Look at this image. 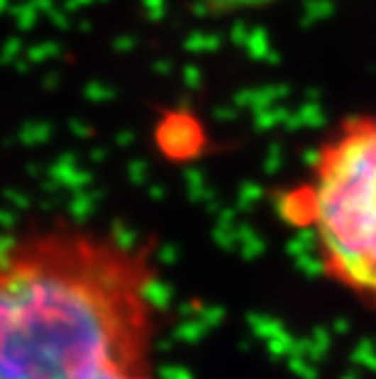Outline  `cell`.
<instances>
[{
    "mask_svg": "<svg viewBox=\"0 0 376 379\" xmlns=\"http://www.w3.org/2000/svg\"><path fill=\"white\" fill-rule=\"evenodd\" d=\"M149 250L79 223L0 238V379H154Z\"/></svg>",
    "mask_w": 376,
    "mask_h": 379,
    "instance_id": "1",
    "label": "cell"
},
{
    "mask_svg": "<svg viewBox=\"0 0 376 379\" xmlns=\"http://www.w3.org/2000/svg\"><path fill=\"white\" fill-rule=\"evenodd\" d=\"M284 211L311 228L325 272L376 306V115L328 135Z\"/></svg>",
    "mask_w": 376,
    "mask_h": 379,
    "instance_id": "2",
    "label": "cell"
},
{
    "mask_svg": "<svg viewBox=\"0 0 376 379\" xmlns=\"http://www.w3.org/2000/svg\"><path fill=\"white\" fill-rule=\"evenodd\" d=\"M206 3L220 10H257L267 8V5L276 3V0H206Z\"/></svg>",
    "mask_w": 376,
    "mask_h": 379,
    "instance_id": "3",
    "label": "cell"
}]
</instances>
